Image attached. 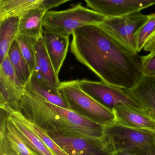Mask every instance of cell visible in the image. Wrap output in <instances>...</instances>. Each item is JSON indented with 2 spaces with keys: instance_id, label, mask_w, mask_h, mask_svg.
<instances>
[{
  "instance_id": "cell-27",
  "label": "cell",
  "mask_w": 155,
  "mask_h": 155,
  "mask_svg": "<svg viewBox=\"0 0 155 155\" xmlns=\"http://www.w3.org/2000/svg\"><path fill=\"white\" fill-rule=\"evenodd\" d=\"M69 2L68 0H41L38 8L47 12Z\"/></svg>"
},
{
  "instance_id": "cell-20",
  "label": "cell",
  "mask_w": 155,
  "mask_h": 155,
  "mask_svg": "<svg viewBox=\"0 0 155 155\" xmlns=\"http://www.w3.org/2000/svg\"><path fill=\"white\" fill-rule=\"evenodd\" d=\"M9 59L15 70L19 80L25 87L30 80L31 74L16 39L12 42L8 53Z\"/></svg>"
},
{
  "instance_id": "cell-6",
  "label": "cell",
  "mask_w": 155,
  "mask_h": 155,
  "mask_svg": "<svg viewBox=\"0 0 155 155\" xmlns=\"http://www.w3.org/2000/svg\"><path fill=\"white\" fill-rule=\"evenodd\" d=\"M79 86L85 93L109 108L125 106L139 110L145 109L128 93L127 90L102 81L82 79Z\"/></svg>"
},
{
  "instance_id": "cell-9",
  "label": "cell",
  "mask_w": 155,
  "mask_h": 155,
  "mask_svg": "<svg viewBox=\"0 0 155 155\" xmlns=\"http://www.w3.org/2000/svg\"><path fill=\"white\" fill-rule=\"evenodd\" d=\"M87 6L105 18L120 17L155 5V0H101L85 1Z\"/></svg>"
},
{
  "instance_id": "cell-2",
  "label": "cell",
  "mask_w": 155,
  "mask_h": 155,
  "mask_svg": "<svg viewBox=\"0 0 155 155\" xmlns=\"http://www.w3.org/2000/svg\"><path fill=\"white\" fill-rule=\"evenodd\" d=\"M18 111L49 136L77 137L102 143L104 126L40 96L25 92Z\"/></svg>"
},
{
  "instance_id": "cell-3",
  "label": "cell",
  "mask_w": 155,
  "mask_h": 155,
  "mask_svg": "<svg viewBox=\"0 0 155 155\" xmlns=\"http://www.w3.org/2000/svg\"><path fill=\"white\" fill-rule=\"evenodd\" d=\"M103 150L108 155L125 151L137 155H155V134L119 124L104 127Z\"/></svg>"
},
{
  "instance_id": "cell-18",
  "label": "cell",
  "mask_w": 155,
  "mask_h": 155,
  "mask_svg": "<svg viewBox=\"0 0 155 155\" xmlns=\"http://www.w3.org/2000/svg\"><path fill=\"white\" fill-rule=\"evenodd\" d=\"M20 18L13 17L0 21V63L7 56L18 35Z\"/></svg>"
},
{
  "instance_id": "cell-16",
  "label": "cell",
  "mask_w": 155,
  "mask_h": 155,
  "mask_svg": "<svg viewBox=\"0 0 155 155\" xmlns=\"http://www.w3.org/2000/svg\"><path fill=\"white\" fill-rule=\"evenodd\" d=\"M8 115V114H7ZM9 119L23 142L38 155H54L41 139L27 125L11 114Z\"/></svg>"
},
{
  "instance_id": "cell-31",
  "label": "cell",
  "mask_w": 155,
  "mask_h": 155,
  "mask_svg": "<svg viewBox=\"0 0 155 155\" xmlns=\"http://www.w3.org/2000/svg\"></svg>"
},
{
  "instance_id": "cell-15",
  "label": "cell",
  "mask_w": 155,
  "mask_h": 155,
  "mask_svg": "<svg viewBox=\"0 0 155 155\" xmlns=\"http://www.w3.org/2000/svg\"><path fill=\"white\" fill-rule=\"evenodd\" d=\"M47 11L39 8L29 11L20 18L18 35L38 40L43 36V18Z\"/></svg>"
},
{
  "instance_id": "cell-28",
  "label": "cell",
  "mask_w": 155,
  "mask_h": 155,
  "mask_svg": "<svg viewBox=\"0 0 155 155\" xmlns=\"http://www.w3.org/2000/svg\"><path fill=\"white\" fill-rule=\"evenodd\" d=\"M155 42V30L146 42L143 49L145 50Z\"/></svg>"
},
{
  "instance_id": "cell-17",
  "label": "cell",
  "mask_w": 155,
  "mask_h": 155,
  "mask_svg": "<svg viewBox=\"0 0 155 155\" xmlns=\"http://www.w3.org/2000/svg\"><path fill=\"white\" fill-rule=\"evenodd\" d=\"M41 0H0V21L13 17L21 18L38 8Z\"/></svg>"
},
{
  "instance_id": "cell-21",
  "label": "cell",
  "mask_w": 155,
  "mask_h": 155,
  "mask_svg": "<svg viewBox=\"0 0 155 155\" xmlns=\"http://www.w3.org/2000/svg\"><path fill=\"white\" fill-rule=\"evenodd\" d=\"M2 110L5 111L8 115L11 114L16 117L19 120L32 130L41 139L54 155H68L49 137L45 130L35 123L28 120L22 115L20 111H16L10 109H5Z\"/></svg>"
},
{
  "instance_id": "cell-10",
  "label": "cell",
  "mask_w": 155,
  "mask_h": 155,
  "mask_svg": "<svg viewBox=\"0 0 155 155\" xmlns=\"http://www.w3.org/2000/svg\"><path fill=\"white\" fill-rule=\"evenodd\" d=\"M116 124L155 134V117L147 110H139L125 106L112 109Z\"/></svg>"
},
{
  "instance_id": "cell-29",
  "label": "cell",
  "mask_w": 155,
  "mask_h": 155,
  "mask_svg": "<svg viewBox=\"0 0 155 155\" xmlns=\"http://www.w3.org/2000/svg\"><path fill=\"white\" fill-rule=\"evenodd\" d=\"M111 155H137L130 152H127L125 151H117L113 152Z\"/></svg>"
},
{
  "instance_id": "cell-13",
  "label": "cell",
  "mask_w": 155,
  "mask_h": 155,
  "mask_svg": "<svg viewBox=\"0 0 155 155\" xmlns=\"http://www.w3.org/2000/svg\"><path fill=\"white\" fill-rule=\"evenodd\" d=\"M42 37L48 55L56 73L59 75L68 53L69 36L61 35L44 29Z\"/></svg>"
},
{
  "instance_id": "cell-4",
  "label": "cell",
  "mask_w": 155,
  "mask_h": 155,
  "mask_svg": "<svg viewBox=\"0 0 155 155\" xmlns=\"http://www.w3.org/2000/svg\"><path fill=\"white\" fill-rule=\"evenodd\" d=\"M59 90L69 109L104 127L116 122L112 110L98 102L83 91L80 87L78 80L61 82Z\"/></svg>"
},
{
  "instance_id": "cell-11",
  "label": "cell",
  "mask_w": 155,
  "mask_h": 155,
  "mask_svg": "<svg viewBox=\"0 0 155 155\" xmlns=\"http://www.w3.org/2000/svg\"><path fill=\"white\" fill-rule=\"evenodd\" d=\"M49 137L68 155H108L100 142L77 137Z\"/></svg>"
},
{
  "instance_id": "cell-19",
  "label": "cell",
  "mask_w": 155,
  "mask_h": 155,
  "mask_svg": "<svg viewBox=\"0 0 155 155\" xmlns=\"http://www.w3.org/2000/svg\"><path fill=\"white\" fill-rule=\"evenodd\" d=\"M24 92L16 87L0 73V108L18 111Z\"/></svg>"
},
{
  "instance_id": "cell-26",
  "label": "cell",
  "mask_w": 155,
  "mask_h": 155,
  "mask_svg": "<svg viewBox=\"0 0 155 155\" xmlns=\"http://www.w3.org/2000/svg\"><path fill=\"white\" fill-rule=\"evenodd\" d=\"M142 76L155 78V49L148 55L140 57Z\"/></svg>"
},
{
  "instance_id": "cell-32",
  "label": "cell",
  "mask_w": 155,
  "mask_h": 155,
  "mask_svg": "<svg viewBox=\"0 0 155 155\" xmlns=\"http://www.w3.org/2000/svg\"></svg>"
},
{
  "instance_id": "cell-23",
  "label": "cell",
  "mask_w": 155,
  "mask_h": 155,
  "mask_svg": "<svg viewBox=\"0 0 155 155\" xmlns=\"http://www.w3.org/2000/svg\"><path fill=\"white\" fill-rule=\"evenodd\" d=\"M155 30V13L148 15L147 20L134 35L138 53L144 48L148 39Z\"/></svg>"
},
{
  "instance_id": "cell-8",
  "label": "cell",
  "mask_w": 155,
  "mask_h": 155,
  "mask_svg": "<svg viewBox=\"0 0 155 155\" xmlns=\"http://www.w3.org/2000/svg\"><path fill=\"white\" fill-rule=\"evenodd\" d=\"M34 50L35 65L32 75L42 87L61 95L59 89L61 82L48 55L43 37L35 41Z\"/></svg>"
},
{
  "instance_id": "cell-22",
  "label": "cell",
  "mask_w": 155,
  "mask_h": 155,
  "mask_svg": "<svg viewBox=\"0 0 155 155\" xmlns=\"http://www.w3.org/2000/svg\"><path fill=\"white\" fill-rule=\"evenodd\" d=\"M24 89L27 93L40 96L47 101L56 106L69 109L68 104L61 95L54 94L42 87L33 75H31L30 80L24 87Z\"/></svg>"
},
{
  "instance_id": "cell-30",
  "label": "cell",
  "mask_w": 155,
  "mask_h": 155,
  "mask_svg": "<svg viewBox=\"0 0 155 155\" xmlns=\"http://www.w3.org/2000/svg\"><path fill=\"white\" fill-rule=\"evenodd\" d=\"M155 49V43H153L152 45H151V46H150L149 48H147L146 49L144 50L145 51H149L150 52L154 50Z\"/></svg>"
},
{
  "instance_id": "cell-12",
  "label": "cell",
  "mask_w": 155,
  "mask_h": 155,
  "mask_svg": "<svg viewBox=\"0 0 155 155\" xmlns=\"http://www.w3.org/2000/svg\"><path fill=\"white\" fill-rule=\"evenodd\" d=\"M0 134L1 155H38L23 142L8 116L7 122L1 121Z\"/></svg>"
},
{
  "instance_id": "cell-24",
  "label": "cell",
  "mask_w": 155,
  "mask_h": 155,
  "mask_svg": "<svg viewBox=\"0 0 155 155\" xmlns=\"http://www.w3.org/2000/svg\"><path fill=\"white\" fill-rule=\"evenodd\" d=\"M16 41L29 67L31 75L35 68V53L34 44L37 40L22 35H18Z\"/></svg>"
},
{
  "instance_id": "cell-7",
  "label": "cell",
  "mask_w": 155,
  "mask_h": 155,
  "mask_svg": "<svg viewBox=\"0 0 155 155\" xmlns=\"http://www.w3.org/2000/svg\"><path fill=\"white\" fill-rule=\"evenodd\" d=\"M147 18L148 15L137 12L122 17L105 18L98 25L121 45L138 53L134 35Z\"/></svg>"
},
{
  "instance_id": "cell-14",
  "label": "cell",
  "mask_w": 155,
  "mask_h": 155,
  "mask_svg": "<svg viewBox=\"0 0 155 155\" xmlns=\"http://www.w3.org/2000/svg\"><path fill=\"white\" fill-rule=\"evenodd\" d=\"M127 90L132 98L155 117V78L142 76L135 87Z\"/></svg>"
},
{
  "instance_id": "cell-25",
  "label": "cell",
  "mask_w": 155,
  "mask_h": 155,
  "mask_svg": "<svg viewBox=\"0 0 155 155\" xmlns=\"http://www.w3.org/2000/svg\"><path fill=\"white\" fill-rule=\"evenodd\" d=\"M0 73H2L17 88L25 93L24 87L19 80L8 54L3 61L0 63Z\"/></svg>"
},
{
  "instance_id": "cell-5",
  "label": "cell",
  "mask_w": 155,
  "mask_h": 155,
  "mask_svg": "<svg viewBox=\"0 0 155 155\" xmlns=\"http://www.w3.org/2000/svg\"><path fill=\"white\" fill-rule=\"evenodd\" d=\"M105 18L101 14L78 4L65 10L47 12L43 18V29L69 36L79 28L100 24Z\"/></svg>"
},
{
  "instance_id": "cell-1",
  "label": "cell",
  "mask_w": 155,
  "mask_h": 155,
  "mask_svg": "<svg viewBox=\"0 0 155 155\" xmlns=\"http://www.w3.org/2000/svg\"><path fill=\"white\" fill-rule=\"evenodd\" d=\"M72 35L71 53L102 82L129 90L142 78L140 57L110 37L98 24L79 28Z\"/></svg>"
}]
</instances>
